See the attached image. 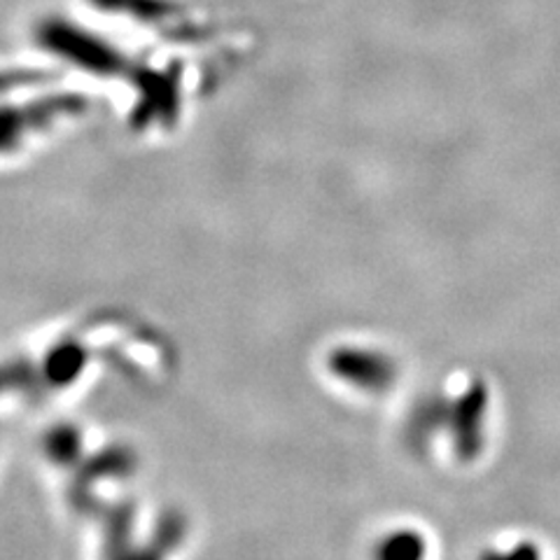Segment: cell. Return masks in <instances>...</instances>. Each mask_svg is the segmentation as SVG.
Instances as JSON below:
<instances>
[{
	"label": "cell",
	"instance_id": "6da1fadb",
	"mask_svg": "<svg viewBox=\"0 0 560 560\" xmlns=\"http://www.w3.org/2000/svg\"><path fill=\"white\" fill-rule=\"evenodd\" d=\"M47 45L55 49V51H63V59L73 61V63H80V66H90V68H96V70H108L113 66V57H110V49L101 45V43H92L86 40V35L78 33L73 35V31L68 33H59L57 24L51 26L45 35Z\"/></svg>",
	"mask_w": 560,
	"mask_h": 560
},
{
	"label": "cell",
	"instance_id": "7a4b0ae2",
	"mask_svg": "<svg viewBox=\"0 0 560 560\" xmlns=\"http://www.w3.org/2000/svg\"><path fill=\"white\" fill-rule=\"evenodd\" d=\"M425 541L416 533H395L388 539H383L378 551L381 560H423Z\"/></svg>",
	"mask_w": 560,
	"mask_h": 560
}]
</instances>
